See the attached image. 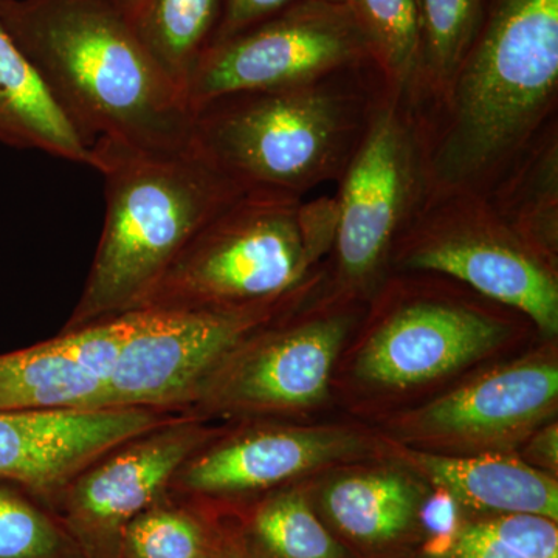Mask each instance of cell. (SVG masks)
<instances>
[{
  "label": "cell",
  "instance_id": "cell-2",
  "mask_svg": "<svg viewBox=\"0 0 558 558\" xmlns=\"http://www.w3.org/2000/svg\"><path fill=\"white\" fill-rule=\"evenodd\" d=\"M21 49L90 145L189 148L193 110L112 0H3Z\"/></svg>",
  "mask_w": 558,
  "mask_h": 558
},
{
  "label": "cell",
  "instance_id": "cell-4",
  "mask_svg": "<svg viewBox=\"0 0 558 558\" xmlns=\"http://www.w3.org/2000/svg\"><path fill=\"white\" fill-rule=\"evenodd\" d=\"M359 70L208 102L193 112L190 145L242 189L301 197L343 174L363 137L385 78L363 83Z\"/></svg>",
  "mask_w": 558,
  "mask_h": 558
},
{
  "label": "cell",
  "instance_id": "cell-5",
  "mask_svg": "<svg viewBox=\"0 0 558 558\" xmlns=\"http://www.w3.org/2000/svg\"><path fill=\"white\" fill-rule=\"evenodd\" d=\"M337 201L248 190L208 220L138 310L282 306L333 247Z\"/></svg>",
  "mask_w": 558,
  "mask_h": 558
},
{
  "label": "cell",
  "instance_id": "cell-14",
  "mask_svg": "<svg viewBox=\"0 0 558 558\" xmlns=\"http://www.w3.org/2000/svg\"><path fill=\"white\" fill-rule=\"evenodd\" d=\"M130 312L0 355V411L106 409Z\"/></svg>",
  "mask_w": 558,
  "mask_h": 558
},
{
  "label": "cell",
  "instance_id": "cell-24",
  "mask_svg": "<svg viewBox=\"0 0 558 558\" xmlns=\"http://www.w3.org/2000/svg\"><path fill=\"white\" fill-rule=\"evenodd\" d=\"M557 521L502 513L458 532L447 558H558Z\"/></svg>",
  "mask_w": 558,
  "mask_h": 558
},
{
  "label": "cell",
  "instance_id": "cell-12",
  "mask_svg": "<svg viewBox=\"0 0 558 558\" xmlns=\"http://www.w3.org/2000/svg\"><path fill=\"white\" fill-rule=\"evenodd\" d=\"M178 414L121 407L0 411V481L58 495L102 454Z\"/></svg>",
  "mask_w": 558,
  "mask_h": 558
},
{
  "label": "cell",
  "instance_id": "cell-8",
  "mask_svg": "<svg viewBox=\"0 0 558 558\" xmlns=\"http://www.w3.org/2000/svg\"><path fill=\"white\" fill-rule=\"evenodd\" d=\"M422 202L421 236L407 253L405 266L457 278L556 336L557 279L486 197L446 194Z\"/></svg>",
  "mask_w": 558,
  "mask_h": 558
},
{
  "label": "cell",
  "instance_id": "cell-9",
  "mask_svg": "<svg viewBox=\"0 0 558 558\" xmlns=\"http://www.w3.org/2000/svg\"><path fill=\"white\" fill-rule=\"evenodd\" d=\"M278 310L281 306L131 311L106 409L186 413L213 371Z\"/></svg>",
  "mask_w": 558,
  "mask_h": 558
},
{
  "label": "cell",
  "instance_id": "cell-6",
  "mask_svg": "<svg viewBox=\"0 0 558 558\" xmlns=\"http://www.w3.org/2000/svg\"><path fill=\"white\" fill-rule=\"evenodd\" d=\"M341 178L337 264L349 288H366L400 227L424 199L421 112L414 95L385 81Z\"/></svg>",
  "mask_w": 558,
  "mask_h": 558
},
{
  "label": "cell",
  "instance_id": "cell-25",
  "mask_svg": "<svg viewBox=\"0 0 558 558\" xmlns=\"http://www.w3.org/2000/svg\"><path fill=\"white\" fill-rule=\"evenodd\" d=\"M163 499V498H161ZM157 501L121 531L126 558H208L207 532L190 510Z\"/></svg>",
  "mask_w": 558,
  "mask_h": 558
},
{
  "label": "cell",
  "instance_id": "cell-10",
  "mask_svg": "<svg viewBox=\"0 0 558 558\" xmlns=\"http://www.w3.org/2000/svg\"><path fill=\"white\" fill-rule=\"evenodd\" d=\"M266 325L213 371L186 413H288L325 398L349 319L336 315L286 328L264 329Z\"/></svg>",
  "mask_w": 558,
  "mask_h": 558
},
{
  "label": "cell",
  "instance_id": "cell-30",
  "mask_svg": "<svg viewBox=\"0 0 558 558\" xmlns=\"http://www.w3.org/2000/svg\"><path fill=\"white\" fill-rule=\"evenodd\" d=\"M112 2H116L117 5H120L121 9L126 10L131 14L142 0H112Z\"/></svg>",
  "mask_w": 558,
  "mask_h": 558
},
{
  "label": "cell",
  "instance_id": "cell-27",
  "mask_svg": "<svg viewBox=\"0 0 558 558\" xmlns=\"http://www.w3.org/2000/svg\"><path fill=\"white\" fill-rule=\"evenodd\" d=\"M458 499L446 487L438 486L421 509V521L432 534L427 553L433 557H447L453 548L458 529Z\"/></svg>",
  "mask_w": 558,
  "mask_h": 558
},
{
  "label": "cell",
  "instance_id": "cell-11",
  "mask_svg": "<svg viewBox=\"0 0 558 558\" xmlns=\"http://www.w3.org/2000/svg\"><path fill=\"white\" fill-rule=\"evenodd\" d=\"M209 438L202 417L180 413L124 440L58 494L64 495L73 526L87 538L120 539L128 523L165 497L183 462Z\"/></svg>",
  "mask_w": 558,
  "mask_h": 558
},
{
  "label": "cell",
  "instance_id": "cell-23",
  "mask_svg": "<svg viewBox=\"0 0 558 558\" xmlns=\"http://www.w3.org/2000/svg\"><path fill=\"white\" fill-rule=\"evenodd\" d=\"M253 534L274 558H340L336 539L300 492H281L260 502Z\"/></svg>",
  "mask_w": 558,
  "mask_h": 558
},
{
  "label": "cell",
  "instance_id": "cell-29",
  "mask_svg": "<svg viewBox=\"0 0 558 558\" xmlns=\"http://www.w3.org/2000/svg\"><path fill=\"white\" fill-rule=\"evenodd\" d=\"M527 458L542 469L554 470L558 468V432L557 424L546 425L537 435L529 440ZM534 465V468H535Z\"/></svg>",
  "mask_w": 558,
  "mask_h": 558
},
{
  "label": "cell",
  "instance_id": "cell-21",
  "mask_svg": "<svg viewBox=\"0 0 558 558\" xmlns=\"http://www.w3.org/2000/svg\"><path fill=\"white\" fill-rule=\"evenodd\" d=\"M371 58L387 83L417 97L424 27L418 0H348Z\"/></svg>",
  "mask_w": 558,
  "mask_h": 558
},
{
  "label": "cell",
  "instance_id": "cell-18",
  "mask_svg": "<svg viewBox=\"0 0 558 558\" xmlns=\"http://www.w3.org/2000/svg\"><path fill=\"white\" fill-rule=\"evenodd\" d=\"M407 459L472 508L558 520L556 480L519 459L498 453L458 458L429 451H410Z\"/></svg>",
  "mask_w": 558,
  "mask_h": 558
},
{
  "label": "cell",
  "instance_id": "cell-26",
  "mask_svg": "<svg viewBox=\"0 0 558 558\" xmlns=\"http://www.w3.org/2000/svg\"><path fill=\"white\" fill-rule=\"evenodd\" d=\"M60 529L20 492L0 484V558H60Z\"/></svg>",
  "mask_w": 558,
  "mask_h": 558
},
{
  "label": "cell",
  "instance_id": "cell-13",
  "mask_svg": "<svg viewBox=\"0 0 558 558\" xmlns=\"http://www.w3.org/2000/svg\"><path fill=\"white\" fill-rule=\"evenodd\" d=\"M558 369L524 360L480 377L429 403L407 422L425 442L478 450L520 442L556 410Z\"/></svg>",
  "mask_w": 558,
  "mask_h": 558
},
{
  "label": "cell",
  "instance_id": "cell-32",
  "mask_svg": "<svg viewBox=\"0 0 558 558\" xmlns=\"http://www.w3.org/2000/svg\"><path fill=\"white\" fill-rule=\"evenodd\" d=\"M323 2L340 3V5H344V3H348V0H323Z\"/></svg>",
  "mask_w": 558,
  "mask_h": 558
},
{
  "label": "cell",
  "instance_id": "cell-20",
  "mask_svg": "<svg viewBox=\"0 0 558 558\" xmlns=\"http://www.w3.org/2000/svg\"><path fill=\"white\" fill-rule=\"evenodd\" d=\"M417 494L398 473H362L333 483L326 509L349 537L366 543L398 537L413 520Z\"/></svg>",
  "mask_w": 558,
  "mask_h": 558
},
{
  "label": "cell",
  "instance_id": "cell-28",
  "mask_svg": "<svg viewBox=\"0 0 558 558\" xmlns=\"http://www.w3.org/2000/svg\"><path fill=\"white\" fill-rule=\"evenodd\" d=\"M292 3L293 0H223L222 16L213 46L277 16Z\"/></svg>",
  "mask_w": 558,
  "mask_h": 558
},
{
  "label": "cell",
  "instance_id": "cell-22",
  "mask_svg": "<svg viewBox=\"0 0 558 558\" xmlns=\"http://www.w3.org/2000/svg\"><path fill=\"white\" fill-rule=\"evenodd\" d=\"M424 53L421 89L438 97L480 32L481 0H418Z\"/></svg>",
  "mask_w": 558,
  "mask_h": 558
},
{
  "label": "cell",
  "instance_id": "cell-16",
  "mask_svg": "<svg viewBox=\"0 0 558 558\" xmlns=\"http://www.w3.org/2000/svg\"><path fill=\"white\" fill-rule=\"evenodd\" d=\"M357 449L354 436L333 429L252 428L202 444L183 462L171 488L199 497L267 490Z\"/></svg>",
  "mask_w": 558,
  "mask_h": 558
},
{
  "label": "cell",
  "instance_id": "cell-31",
  "mask_svg": "<svg viewBox=\"0 0 558 558\" xmlns=\"http://www.w3.org/2000/svg\"><path fill=\"white\" fill-rule=\"evenodd\" d=\"M208 558H241V557L233 556V554H219V556H215V554H209Z\"/></svg>",
  "mask_w": 558,
  "mask_h": 558
},
{
  "label": "cell",
  "instance_id": "cell-17",
  "mask_svg": "<svg viewBox=\"0 0 558 558\" xmlns=\"http://www.w3.org/2000/svg\"><path fill=\"white\" fill-rule=\"evenodd\" d=\"M0 0V142L94 168V146L81 134L11 35Z\"/></svg>",
  "mask_w": 558,
  "mask_h": 558
},
{
  "label": "cell",
  "instance_id": "cell-7",
  "mask_svg": "<svg viewBox=\"0 0 558 558\" xmlns=\"http://www.w3.org/2000/svg\"><path fill=\"white\" fill-rule=\"evenodd\" d=\"M369 61L368 43L348 3L304 0L209 47L185 95L194 112L230 95L290 89Z\"/></svg>",
  "mask_w": 558,
  "mask_h": 558
},
{
  "label": "cell",
  "instance_id": "cell-3",
  "mask_svg": "<svg viewBox=\"0 0 558 558\" xmlns=\"http://www.w3.org/2000/svg\"><path fill=\"white\" fill-rule=\"evenodd\" d=\"M106 218L86 284L62 330L138 310L186 244L245 189L193 146L149 150L95 143Z\"/></svg>",
  "mask_w": 558,
  "mask_h": 558
},
{
  "label": "cell",
  "instance_id": "cell-15",
  "mask_svg": "<svg viewBox=\"0 0 558 558\" xmlns=\"http://www.w3.org/2000/svg\"><path fill=\"white\" fill-rule=\"evenodd\" d=\"M495 319L461 304L418 301L392 314L359 355L362 379L407 388L446 376L501 339Z\"/></svg>",
  "mask_w": 558,
  "mask_h": 558
},
{
  "label": "cell",
  "instance_id": "cell-19",
  "mask_svg": "<svg viewBox=\"0 0 558 558\" xmlns=\"http://www.w3.org/2000/svg\"><path fill=\"white\" fill-rule=\"evenodd\" d=\"M222 7L223 0H142L130 14L146 49L183 94L213 46Z\"/></svg>",
  "mask_w": 558,
  "mask_h": 558
},
{
  "label": "cell",
  "instance_id": "cell-1",
  "mask_svg": "<svg viewBox=\"0 0 558 558\" xmlns=\"http://www.w3.org/2000/svg\"><path fill=\"white\" fill-rule=\"evenodd\" d=\"M558 90V0H497L422 126L424 199L486 196L546 131Z\"/></svg>",
  "mask_w": 558,
  "mask_h": 558
}]
</instances>
